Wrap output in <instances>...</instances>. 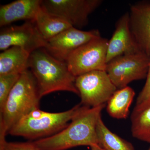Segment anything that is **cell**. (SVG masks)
I'll return each mask as SVG.
<instances>
[{
	"label": "cell",
	"mask_w": 150,
	"mask_h": 150,
	"mask_svg": "<svg viewBox=\"0 0 150 150\" xmlns=\"http://www.w3.org/2000/svg\"><path fill=\"white\" fill-rule=\"evenodd\" d=\"M105 106V104L93 108L83 105L64 129L32 142L40 150H66L79 146L98 145L97 124Z\"/></svg>",
	"instance_id": "cell-1"
},
{
	"label": "cell",
	"mask_w": 150,
	"mask_h": 150,
	"mask_svg": "<svg viewBox=\"0 0 150 150\" xmlns=\"http://www.w3.org/2000/svg\"><path fill=\"white\" fill-rule=\"evenodd\" d=\"M29 68L35 78L40 97L58 91L79 95L75 85L76 77L70 72L67 63L54 58L44 48L30 54Z\"/></svg>",
	"instance_id": "cell-2"
},
{
	"label": "cell",
	"mask_w": 150,
	"mask_h": 150,
	"mask_svg": "<svg viewBox=\"0 0 150 150\" xmlns=\"http://www.w3.org/2000/svg\"><path fill=\"white\" fill-rule=\"evenodd\" d=\"M41 98L36 81L30 70L22 73L2 109L0 110V146L13 126L24 115L39 108Z\"/></svg>",
	"instance_id": "cell-3"
},
{
	"label": "cell",
	"mask_w": 150,
	"mask_h": 150,
	"mask_svg": "<svg viewBox=\"0 0 150 150\" xmlns=\"http://www.w3.org/2000/svg\"><path fill=\"white\" fill-rule=\"evenodd\" d=\"M82 105L81 103L69 110L58 112L35 109L21 118L8 134L35 140L50 137L67 127Z\"/></svg>",
	"instance_id": "cell-4"
},
{
	"label": "cell",
	"mask_w": 150,
	"mask_h": 150,
	"mask_svg": "<svg viewBox=\"0 0 150 150\" xmlns=\"http://www.w3.org/2000/svg\"><path fill=\"white\" fill-rule=\"evenodd\" d=\"M150 58L142 52L118 56L108 62L106 71L117 88L127 86L131 82L146 78Z\"/></svg>",
	"instance_id": "cell-5"
},
{
	"label": "cell",
	"mask_w": 150,
	"mask_h": 150,
	"mask_svg": "<svg viewBox=\"0 0 150 150\" xmlns=\"http://www.w3.org/2000/svg\"><path fill=\"white\" fill-rule=\"evenodd\" d=\"M108 40L97 38L73 52L66 63L70 72L76 77L95 71H106Z\"/></svg>",
	"instance_id": "cell-6"
},
{
	"label": "cell",
	"mask_w": 150,
	"mask_h": 150,
	"mask_svg": "<svg viewBox=\"0 0 150 150\" xmlns=\"http://www.w3.org/2000/svg\"><path fill=\"white\" fill-rule=\"evenodd\" d=\"M75 85L81 103L90 108L105 104L117 89L105 71H93L78 76Z\"/></svg>",
	"instance_id": "cell-7"
},
{
	"label": "cell",
	"mask_w": 150,
	"mask_h": 150,
	"mask_svg": "<svg viewBox=\"0 0 150 150\" xmlns=\"http://www.w3.org/2000/svg\"><path fill=\"white\" fill-rule=\"evenodd\" d=\"M102 3L101 0H43L41 6L49 13L79 29L87 25L89 16Z\"/></svg>",
	"instance_id": "cell-8"
},
{
	"label": "cell",
	"mask_w": 150,
	"mask_h": 150,
	"mask_svg": "<svg viewBox=\"0 0 150 150\" xmlns=\"http://www.w3.org/2000/svg\"><path fill=\"white\" fill-rule=\"evenodd\" d=\"M46 44L47 41L42 37L33 21L5 28L0 32V50L2 51L16 46L31 54L39 48H45Z\"/></svg>",
	"instance_id": "cell-9"
},
{
	"label": "cell",
	"mask_w": 150,
	"mask_h": 150,
	"mask_svg": "<svg viewBox=\"0 0 150 150\" xmlns=\"http://www.w3.org/2000/svg\"><path fill=\"white\" fill-rule=\"evenodd\" d=\"M100 36L98 30L83 31L71 27L48 40L44 48L54 58L66 62L75 50Z\"/></svg>",
	"instance_id": "cell-10"
},
{
	"label": "cell",
	"mask_w": 150,
	"mask_h": 150,
	"mask_svg": "<svg viewBox=\"0 0 150 150\" xmlns=\"http://www.w3.org/2000/svg\"><path fill=\"white\" fill-rule=\"evenodd\" d=\"M139 52L142 51L131 32L129 13L127 12L116 22L115 31L108 40L106 63L118 56Z\"/></svg>",
	"instance_id": "cell-11"
},
{
	"label": "cell",
	"mask_w": 150,
	"mask_h": 150,
	"mask_svg": "<svg viewBox=\"0 0 150 150\" xmlns=\"http://www.w3.org/2000/svg\"><path fill=\"white\" fill-rule=\"evenodd\" d=\"M129 15L132 35L140 51L150 58V2L132 5Z\"/></svg>",
	"instance_id": "cell-12"
},
{
	"label": "cell",
	"mask_w": 150,
	"mask_h": 150,
	"mask_svg": "<svg viewBox=\"0 0 150 150\" xmlns=\"http://www.w3.org/2000/svg\"><path fill=\"white\" fill-rule=\"evenodd\" d=\"M41 0H17L0 7V26L20 20L34 21L41 6Z\"/></svg>",
	"instance_id": "cell-13"
},
{
	"label": "cell",
	"mask_w": 150,
	"mask_h": 150,
	"mask_svg": "<svg viewBox=\"0 0 150 150\" xmlns=\"http://www.w3.org/2000/svg\"><path fill=\"white\" fill-rule=\"evenodd\" d=\"M30 54L16 46L2 51L0 54V76L21 74L28 70Z\"/></svg>",
	"instance_id": "cell-14"
},
{
	"label": "cell",
	"mask_w": 150,
	"mask_h": 150,
	"mask_svg": "<svg viewBox=\"0 0 150 150\" xmlns=\"http://www.w3.org/2000/svg\"><path fill=\"white\" fill-rule=\"evenodd\" d=\"M33 21L42 37L47 41L73 27L63 19L48 13L42 6Z\"/></svg>",
	"instance_id": "cell-15"
},
{
	"label": "cell",
	"mask_w": 150,
	"mask_h": 150,
	"mask_svg": "<svg viewBox=\"0 0 150 150\" xmlns=\"http://www.w3.org/2000/svg\"><path fill=\"white\" fill-rule=\"evenodd\" d=\"M131 122L133 137L150 144V98L136 104L131 114Z\"/></svg>",
	"instance_id": "cell-16"
},
{
	"label": "cell",
	"mask_w": 150,
	"mask_h": 150,
	"mask_svg": "<svg viewBox=\"0 0 150 150\" xmlns=\"http://www.w3.org/2000/svg\"><path fill=\"white\" fill-rule=\"evenodd\" d=\"M135 95V91L129 86L117 90L107 103L108 114L116 119H126Z\"/></svg>",
	"instance_id": "cell-17"
},
{
	"label": "cell",
	"mask_w": 150,
	"mask_h": 150,
	"mask_svg": "<svg viewBox=\"0 0 150 150\" xmlns=\"http://www.w3.org/2000/svg\"><path fill=\"white\" fill-rule=\"evenodd\" d=\"M98 145L105 150H134L131 143L110 131L105 126L101 116L96 126Z\"/></svg>",
	"instance_id": "cell-18"
},
{
	"label": "cell",
	"mask_w": 150,
	"mask_h": 150,
	"mask_svg": "<svg viewBox=\"0 0 150 150\" xmlns=\"http://www.w3.org/2000/svg\"><path fill=\"white\" fill-rule=\"evenodd\" d=\"M21 74L0 76V110L2 109L9 95Z\"/></svg>",
	"instance_id": "cell-19"
},
{
	"label": "cell",
	"mask_w": 150,
	"mask_h": 150,
	"mask_svg": "<svg viewBox=\"0 0 150 150\" xmlns=\"http://www.w3.org/2000/svg\"><path fill=\"white\" fill-rule=\"evenodd\" d=\"M0 150H40L32 142H6Z\"/></svg>",
	"instance_id": "cell-20"
},
{
	"label": "cell",
	"mask_w": 150,
	"mask_h": 150,
	"mask_svg": "<svg viewBox=\"0 0 150 150\" xmlns=\"http://www.w3.org/2000/svg\"><path fill=\"white\" fill-rule=\"evenodd\" d=\"M144 86L137 97V104L144 102L150 98V66Z\"/></svg>",
	"instance_id": "cell-21"
},
{
	"label": "cell",
	"mask_w": 150,
	"mask_h": 150,
	"mask_svg": "<svg viewBox=\"0 0 150 150\" xmlns=\"http://www.w3.org/2000/svg\"><path fill=\"white\" fill-rule=\"evenodd\" d=\"M91 150H105L101 147L99 145H94L91 147Z\"/></svg>",
	"instance_id": "cell-22"
},
{
	"label": "cell",
	"mask_w": 150,
	"mask_h": 150,
	"mask_svg": "<svg viewBox=\"0 0 150 150\" xmlns=\"http://www.w3.org/2000/svg\"><path fill=\"white\" fill-rule=\"evenodd\" d=\"M148 150H150V148H149V149H148Z\"/></svg>",
	"instance_id": "cell-23"
}]
</instances>
